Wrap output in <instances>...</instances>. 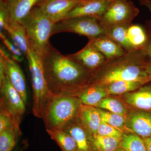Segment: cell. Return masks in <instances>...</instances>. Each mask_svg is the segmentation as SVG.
<instances>
[{
    "instance_id": "obj_1",
    "label": "cell",
    "mask_w": 151,
    "mask_h": 151,
    "mask_svg": "<svg viewBox=\"0 0 151 151\" xmlns=\"http://www.w3.org/2000/svg\"><path fill=\"white\" fill-rule=\"evenodd\" d=\"M41 57L49 89L52 94L77 96L91 84L93 72L61 54L51 45Z\"/></svg>"
},
{
    "instance_id": "obj_2",
    "label": "cell",
    "mask_w": 151,
    "mask_h": 151,
    "mask_svg": "<svg viewBox=\"0 0 151 151\" xmlns=\"http://www.w3.org/2000/svg\"><path fill=\"white\" fill-rule=\"evenodd\" d=\"M148 56L142 49L127 52L115 59L107 60L92 73L91 84L105 86L119 81H151L145 65Z\"/></svg>"
},
{
    "instance_id": "obj_3",
    "label": "cell",
    "mask_w": 151,
    "mask_h": 151,
    "mask_svg": "<svg viewBox=\"0 0 151 151\" xmlns=\"http://www.w3.org/2000/svg\"><path fill=\"white\" fill-rule=\"evenodd\" d=\"M81 104L78 96L53 94L45 106L42 118L46 130L63 129L77 118Z\"/></svg>"
},
{
    "instance_id": "obj_4",
    "label": "cell",
    "mask_w": 151,
    "mask_h": 151,
    "mask_svg": "<svg viewBox=\"0 0 151 151\" xmlns=\"http://www.w3.org/2000/svg\"><path fill=\"white\" fill-rule=\"evenodd\" d=\"M26 57L32 85V113L35 117L42 119L45 106L53 94L49 89L41 56L30 48Z\"/></svg>"
},
{
    "instance_id": "obj_5",
    "label": "cell",
    "mask_w": 151,
    "mask_h": 151,
    "mask_svg": "<svg viewBox=\"0 0 151 151\" xmlns=\"http://www.w3.org/2000/svg\"><path fill=\"white\" fill-rule=\"evenodd\" d=\"M22 24L25 28L31 49L43 56L50 46L49 39L52 35L54 23L36 6Z\"/></svg>"
},
{
    "instance_id": "obj_6",
    "label": "cell",
    "mask_w": 151,
    "mask_h": 151,
    "mask_svg": "<svg viewBox=\"0 0 151 151\" xmlns=\"http://www.w3.org/2000/svg\"><path fill=\"white\" fill-rule=\"evenodd\" d=\"M106 35L127 52L143 49L150 38L145 27L133 23L106 29Z\"/></svg>"
},
{
    "instance_id": "obj_7",
    "label": "cell",
    "mask_w": 151,
    "mask_h": 151,
    "mask_svg": "<svg viewBox=\"0 0 151 151\" xmlns=\"http://www.w3.org/2000/svg\"><path fill=\"white\" fill-rule=\"evenodd\" d=\"M63 32L73 33L90 39L106 34V29L98 18L79 17L64 19L55 23L52 34Z\"/></svg>"
},
{
    "instance_id": "obj_8",
    "label": "cell",
    "mask_w": 151,
    "mask_h": 151,
    "mask_svg": "<svg viewBox=\"0 0 151 151\" xmlns=\"http://www.w3.org/2000/svg\"><path fill=\"white\" fill-rule=\"evenodd\" d=\"M139 13V9L131 1L113 0L99 20L101 25L106 29L132 24Z\"/></svg>"
},
{
    "instance_id": "obj_9",
    "label": "cell",
    "mask_w": 151,
    "mask_h": 151,
    "mask_svg": "<svg viewBox=\"0 0 151 151\" xmlns=\"http://www.w3.org/2000/svg\"><path fill=\"white\" fill-rule=\"evenodd\" d=\"M0 110L6 111L12 119L17 129L21 132L20 125L25 112V103L5 75L0 84Z\"/></svg>"
},
{
    "instance_id": "obj_10",
    "label": "cell",
    "mask_w": 151,
    "mask_h": 151,
    "mask_svg": "<svg viewBox=\"0 0 151 151\" xmlns=\"http://www.w3.org/2000/svg\"><path fill=\"white\" fill-rule=\"evenodd\" d=\"M0 54L4 57L5 63V75L17 91L25 103L27 100L26 83L24 74L16 60L13 59L5 49L1 47Z\"/></svg>"
},
{
    "instance_id": "obj_11",
    "label": "cell",
    "mask_w": 151,
    "mask_h": 151,
    "mask_svg": "<svg viewBox=\"0 0 151 151\" xmlns=\"http://www.w3.org/2000/svg\"><path fill=\"white\" fill-rule=\"evenodd\" d=\"M83 0H44L37 6L54 23L65 19L67 14Z\"/></svg>"
},
{
    "instance_id": "obj_12",
    "label": "cell",
    "mask_w": 151,
    "mask_h": 151,
    "mask_svg": "<svg viewBox=\"0 0 151 151\" xmlns=\"http://www.w3.org/2000/svg\"><path fill=\"white\" fill-rule=\"evenodd\" d=\"M68 56L92 72L99 69L107 60L103 54L88 44L76 53Z\"/></svg>"
},
{
    "instance_id": "obj_13",
    "label": "cell",
    "mask_w": 151,
    "mask_h": 151,
    "mask_svg": "<svg viewBox=\"0 0 151 151\" xmlns=\"http://www.w3.org/2000/svg\"><path fill=\"white\" fill-rule=\"evenodd\" d=\"M62 130L68 133L75 140L78 147L77 151H93L95 149L93 135L80 123L77 117Z\"/></svg>"
},
{
    "instance_id": "obj_14",
    "label": "cell",
    "mask_w": 151,
    "mask_h": 151,
    "mask_svg": "<svg viewBox=\"0 0 151 151\" xmlns=\"http://www.w3.org/2000/svg\"><path fill=\"white\" fill-rule=\"evenodd\" d=\"M87 44L101 52L107 60L118 58L127 52L113 39L106 34L89 39Z\"/></svg>"
},
{
    "instance_id": "obj_15",
    "label": "cell",
    "mask_w": 151,
    "mask_h": 151,
    "mask_svg": "<svg viewBox=\"0 0 151 151\" xmlns=\"http://www.w3.org/2000/svg\"><path fill=\"white\" fill-rule=\"evenodd\" d=\"M111 1V0H83L67 14L65 19L79 17L99 18Z\"/></svg>"
},
{
    "instance_id": "obj_16",
    "label": "cell",
    "mask_w": 151,
    "mask_h": 151,
    "mask_svg": "<svg viewBox=\"0 0 151 151\" xmlns=\"http://www.w3.org/2000/svg\"><path fill=\"white\" fill-rule=\"evenodd\" d=\"M126 127L143 139L151 137V112L140 111L132 113Z\"/></svg>"
},
{
    "instance_id": "obj_17",
    "label": "cell",
    "mask_w": 151,
    "mask_h": 151,
    "mask_svg": "<svg viewBox=\"0 0 151 151\" xmlns=\"http://www.w3.org/2000/svg\"><path fill=\"white\" fill-rule=\"evenodd\" d=\"M44 0H7L10 19L22 24L36 6Z\"/></svg>"
},
{
    "instance_id": "obj_18",
    "label": "cell",
    "mask_w": 151,
    "mask_h": 151,
    "mask_svg": "<svg viewBox=\"0 0 151 151\" xmlns=\"http://www.w3.org/2000/svg\"><path fill=\"white\" fill-rule=\"evenodd\" d=\"M125 94L124 99L128 104L140 111L151 112V81Z\"/></svg>"
},
{
    "instance_id": "obj_19",
    "label": "cell",
    "mask_w": 151,
    "mask_h": 151,
    "mask_svg": "<svg viewBox=\"0 0 151 151\" xmlns=\"http://www.w3.org/2000/svg\"><path fill=\"white\" fill-rule=\"evenodd\" d=\"M12 42L26 56L30 50L24 26L10 19L4 29Z\"/></svg>"
},
{
    "instance_id": "obj_20",
    "label": "cell",
    "mask_w": 151,
    "mask_h": 151,
    "mask_svg": "<svg viewBox=\"0 0 151 151\" xmlns=\"http://www.w3.org/2000/svg\"><path fill=\"white\" fill-rule=\"evenodd\" d=\"M77 118L92 135L97 134L101 122V116L98 108L82 103L79 108Z\"/></svg>"
},
{
    "instance_id": "obj_21",
    "label": "cell",
    "mask_w": 151,
    "mask_h": 151,
    "mask_svg": "<svg viewBox=\"0 0 151 151\" xmlns=\"http://www.w3.org/2000/svg\"><path fill=\"white\" fill-rule=\"evenodd\" d=\"M109 94L103 86L90 84L78 95L82 104L95 107L103 99Z\"/></svg>"
},
{
    "instance_id": "obj_22",
    "label": "cell",
    "mask_w": 151,
    "mask_h": 151,
    "mask_svg": "<svg viewBox=\"0 0 151 151\" xmlns=\"http://www.w3.org/2000/svg\"><path fill=\"white\" fill-rule=\"evenodd\" d=\"M52 140L58 144L61 151H77V144L70 134L62 129L46 130Z\"/></svg>"
},
{
    "instance_id": "obj_23",
    "label": "cell",
    "mask_w": 151,
    "mask_h": 151,
    "mask_svg": "<svg viewBox=\"0 0 151 151\" xmlns=\"http://www.w3.org/2000/svg\"><path fill=\"white\" fill-rule=\"evenodd\" d=\"M139 81H119L104 86L109 94H121L136 91L145 85Z\"/></svg>"
},
{
    "instance_id": "obj_24",
    "label": "cell",
    "mask_w": 151,
    "mask_h": 151,
    "mask_svg": "<svg viewBox=\"0 0 151 151\" xmlns=\"http://www.w3.org/2000/svg\"><path fill=\"white\" fill-rule=\"evenodd\" d=\"M15 128L0 132V151H12L16 145L18 137L21 135Z\"/></svg>"
},
{
    "instance_id": "obj_25",
    "label": "cell",
    "mask_w": 151,
    "mask_h": 151,
    "mask_svg": "<svg viewBox=\"0 0 151 151\" xmlns=\"http://www.w3.org/2000/svg\"><path fill=\"white\" fill-rule=\"evenodd\" d=\"M93 143L97 151H116L120 146L122 139L111 137L93 135Z\"/></svg>"
},
{
    "instance_id": "obj_26",
    "label": "cell",
    "mask_w": 151,
    "mask_h": 151,
    "mask_svg": "<svg viewBox=\"0 0 151 151\" xmlns=\"http://www.w3.org/2000/svg\"><path fill=\"white\" fill-rule=\"evenodd\" d=\"M120 146L127 151H147L144 139L134 134H124Z\"/></svg>"
},
{
    "instance_id": "obj_27",
    "label": "cell",
    "mask_w": 151,
    "mask_h": 151,
    "mask_svg": "<svg viewBox=\"0 0 151 151\" xmlns=\"http://www.w3.org/2000/svg\"><path fill=\"white\" fill-rule=\"evenodd\" d=\"M95 107L127 117L128 111L122 103L115 98L105 97Z\"/></svg>"
},
{
    "instance_id": "obj_28",
    "label": "cell",
    "mask_w": 151,
    "mask_h": 151,
    "mask_svg": "<svg viewBox=\"0 0 151 151\" xmlns=\"http://www.w3.org/2000/svg\"><path fill=\"white\" fill-rule=\"evenodd\" d=\"M98 109L102 122L120 129L123 130V129L126 128H125L127 124L126 117L100 108H98Z\"/></svg>"
},
{
    "instance_id": "obj_29",
    "label": "cell",
    "mask_w": 151,
    "mask_h": 151,
    "mask_svg": "<svg viewBox=\"0 0 151 151\" xmlns=\"http://www.w3.org/2000/svg\"><path fill=\"white\" fill-rule=\"evenodd\" d=\"M0 37L4 45L10 52L11 57L17 62H22L24 56L22 52L9 40L4 32H0Z\"/></svg>"
},
{
    "instance_id": "obj_30",
    "label": "cell",
    "mask_w": 151,
    "mask_h": 151,
    "mask_svg": "<svg viewBox=\"0 0 151 151\" xmlns=\"http://www.w3.org/2000/svg\"><path fill=\"white\" fill-rule=\"evenodd\" d=\"M97 134L122 139L124 133L123 130L115 128L101 121Z\"/></svg>"
},
{
    "instance_id": "obj_31",
    "label": "cell",
    "mask_w": 151,
    "mask_h": 151,
    "mask_svg": "<svg viewBox=\"0 0 151 151\" xmlns=\"http://www.w3.org/2000/svg\"><path fill=\"white\" fill-rule=\"evenodd\" d=\"M9 20V14L6 3L0 2V32H4Z\"/></svg>"
},
{
    "instance_id": "obj_32",
    "label": "cell",
    "mask_w": 151,
    "mask_h": 151,
    "mask_svg": "<svg viewBox=\"0 0 151 151\" xmlns=\"http://www.w3.org/2000/svg\"><path fill=\"white\" fill-rule=\"evenodd\" d=\"M15 128L18 131L11 116L6 111L0 110V132L10 128Z\"/></svg>"
},
{
    "instance_id": "obj_33",
    "label": "cell",
    "mask_w": 151,
    "mask_h": 151,
    "mask_svg": "<svg viewBox=\"0 0 151 151\" xmlns=\"http://www.w3.org/2000/svg\"><path fill=\"white\" fill-rule=\"evenodd\" d=\"M139 3L141 6H144L148 9L150 13L151 19L147 21V26L148 27L145 28L151 37V0H139Z\"/></svg>"
},
{
    "instance_id": "obj_34",
    "label": "cell",
    "mask_w": 151,
    "mask_h": 151,
    "mask_svg": "<svg viewBox=\"0 0 151 151\" xmlns=\"http://www.w3.org/2000/svg\"><path fill=\"white\" fill-rule=\"evenodd\" d=\"M5 63L4 57L0 54V84L2 83L5 76Z\"/></svg>"
},
{
    "instance_id": "obj_35",
    "label": "cell",
    "mask_w": 151,
    "mask_h": 151,
    "mask_svg": "<svg viewBox=\"0 0 151 151\" xmlns=\"http://www.w3.org/2000/svg\"><path fill=\"white\" fill-rule=\"evenodd\" d=\"M143 50L146 52V54L149 57L151 58V37L150 38V40L147 44L146 45V46L143 49Z\"/></svg>"
},
{
    "instance_id": "obj_36",
    "label": "cell",
    "mask_w": 151,
    "mask_h": 151,
    "mask_svg": "<svg viewBox=\"0 0 151 151\" xmlns=\"http://www.w3.org/2000/svg\"><path fill=\"white\" fill-rule=\"evenodd\" d=\"M145 69L147 73H148L151 77V58L149 56L146 63Z\"/></svg>"
},
{
    "instance_id": "obj_37",
    "label": "cell",
    "mask_w": 151,
    "mask_h": 151,
    "mask_svg": "<svg viewBox=\"0 0 151 151\" xmlns=\"http://www.w3.org/2000/svg\"><path fill=\"white\" fill-rule=\"evenodd\" d=\"M147 151H151V137L144 139Z\"/></svg>"
},
{
    "instance_id": "obj_38",
    "label": "cell",
    "mask_w": 151,
    "mask_h": 151,
    "mask_svg": "<svg viewBox=\"0 0 151 151\" xmlns=\"http://www.w3.org/2000/svg\"><path fill=\"white\" fill-rule=\"evenodd\" d=\"M116 151H127L125 150V149H124V148L120 146L119 148L117 149V150Z\"/></svg>"
},
{
    "instance_id": "obj_39",
    "label": "cell",
    "mask_w": 151,
    "mask_h": 151,
    "mask_svg": "<svg viewBox=\"0 0 151 151\" xmlns=\"http://www.w3.org/2000/svg\"><path fill=\"white\" fill-rule=\"evenodd\" d=\"M7 0H0V2L1 1H4V2H6V1Z\"/></svg>"
},
{
    "instance_id": "obj_40",
    "label": "cell",
    "mask_w": 151,
    "mask_h": 151,
    "mask_svg": "<svg viewBox=\"0 0 151 151\" xmlns=\"http://www.w3.org/2000/svg\"><path fill=\"white\" fill-rule=\"evenodd\" d=\"M20 151H23V150H20Z\"/></svg>"
},
{
    "instance_id": "obj_41",
    "label": "cell",
    "mask_w": 151,
    "mask_h": 151,
    "mask_svg": "<svg viewBox=\"0 0 151 151\" xmlns=\"http://www.w3.org/2000/svg\"><path fill=\"white\" fill-rule=\"evenodd\" d=\"M111 1H113V0H111Z\"/></svg>"
},
{
    "instance_id": "obj_42",
    "label": "cell",
    "mask_w": 151,
    "mask_h": 151,
    "mask_svg": "<svg viewBox=\"0 0 151 151\" xmlns=\"http://www.w3.org/2000/svg\"></svg>"
}]
</instances>
